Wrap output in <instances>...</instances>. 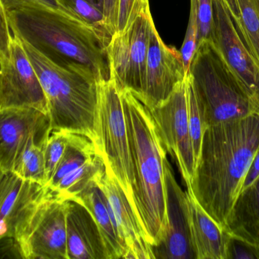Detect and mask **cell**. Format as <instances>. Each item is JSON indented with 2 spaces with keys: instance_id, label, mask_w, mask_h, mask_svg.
Returning <instances> with one entry per match:
<instances>
[{
  "instance_id": "cell-36",
  "label": "cell",
  "mask_w": 259,
  "mask_h": 259,
  "mask_svg": "<svg viewBox=\"0 0 259 259\" xmlns=\"http://www.w3.org/2000/svg\"><path fill=\"white\" fill-rule=\"evenodd\" d=\"M88 1L94 3V4L95 5V6H97L99 9L103 11V8H104V0H88Z\"/></svg>"
},
{
  "instance_id": "cell-35",
  "label": "cell",
  "mask_w": 259,
  "mask_h": 259,
  "mask_svg": "<svg viewBox=\"0 0 259 259\" xmlns=\"http://www.w3.org/2000/svg\"><path fill=\"white\" fill-rule=\"evenodd\" d=\"M5 7L9 5L14 4V3H24V2H32V3H37L39 4L45 5V6H50V7L54 8V9H59V10L64 11V12H68L65 8L62 7V5L59 3V0H2ZM71 13V12H69ZM73 15V14H72Z\"/></svg>"
},
{
  "instance_id": "cell-17",
  "label": "cell",
  "mask_w": 259,
  "mask_h": 259,
  "mask_svg": "<svg viewBox=\"0 0 259 259\" xmlns=\"http://www.w3.org/2000/svg\"><path fill=\"white\" fill-rule=\"evenodd\" d=\"M68 259H108L100 229L88 208L67 200Z\"/></svg>"
},
{
  "instance_id": "cell-2",
  "label": "cell",
  "mask_w": 259,
  "mask_h": 259,
  "mask_svg": "<svg viewBox=\"0 0 259 259\" xmlns=\"http://www.w3.org/2000/svg\"><path fill=\"white\" fill-rule=\"evenodd\" d=\"M259 147V114L208 126L202 138L192 192L224 229Z\"/></svg>"
},
{
  "instance_id": "cell-7",
  "label": "cell",
  "mask_w": 259,
  "mask_h": 259,
  "mask_svg": "<svg viewBox=\"0 0 259 259\" xmlns=\"http://www.w3.org/2000/svg\"><path fill=\"white\" fill-rule=\"evenodd\" d=\"M67 201L49 192L27 213L13 243L24 259H68Z\"/></svg>"
},
{
  "instance_id": "cell-16",
  "label": "cell",
  "mask_w": 259,
  "mask_h": 259,
  "mask_svg": "<svg viewBox=\"0 0 259 259\" xmlns=\"http://www.w3.org/2000/svg\"><path fill=\"white\" fill-rule=\"evenodd\" d=\"M50 192L0 167V241L13 240L15 231L30 210Z\"/></svg>"
},
{
  "instance_id": "cell-31",
  "label": "cell",
  "mask_w": 259,
  "mask_h": 259,
  "mask_svg": "<svg viewBox=\"0 0 259 259\" xmlns=\"http://www.w3.org/2000/svg\"><path fill=\"white\" fill-rule=\"evenodd\" d=\"M226 259H259V246L229 235Z\"/></svg>"
},
{
  "instance_id": "cell-11",
  "label": "cell",
  "mask_w": 259,
  "mask_h": 259,
  "mask_svg": "<svg viewBox=\"0 0 259 259\" xmlns=\"http://www.w3.org/2000/svg\"><path fill=\"white\" fill-rule=\"evenodd\" d=\"M187 77L181 52L167 46L152 24L146 60V76L138 97L149 109L168 98Z\"/></svg>"
},
{
  "instance_id": "cell-18",
  "label": "cell",
  "mask_w": 259,
  "mask_h": 259,
  "mask_svg": "<svg viewBox=\"0 0 259 259\" xmlns=\"http://www.w3.org/2000/svg\"><path fill=\"white\" fill-rule=\"evenodd\" d=\"M192 243L196 259H226L230 234L208 215L190 187L186 190Z\"/></svg>"
},
{
  "instance_id": "cell-21",
  "label": "cell",
  "mask_w": 259,
  "mask_h": 259,
  "mask_svg": "<svg viewBox=\"0 0 259 259\" xmlns=\"http://www.w3.org/2000/svg\"><path fill=\"white\" fill-rule=\"evenodd\" d=\"M68 141L60 163L54 174L47 184V188L53 191L55 187L68 173L78 168L85 163L100 155L95 141L80 132L67 131Z\"/></svg>"
},
{
  "instance_id": "cell-29",
  "label": "cell",
  "mask_w": 259,
  "mask_h": 259,
  "mask_svg": "<svg viewBox=\"0 0 259 259\" xmlns=\"http://www.w3.org/2000/svg\"><path fill=\"white\" fill-rule=\"evenodd\" d=\"M148 9L149 0H119L116 33L124 32L139 15Z\"/></svg>"
},
{
  "instance_id": "cell-3",
  "label": "cell",
  "mask_w": 259,
  "mask_h": 259,
  "mask_svg": "<svg viewBox=\"0 0 259 259\" xmlns=\"http://www.w3.org/2000/svg\"><path fill=\"white\" fill-rule=\"evenodd\" d=\"M134 171V211L152 247L166 228L164 162L167 151L150 109L130 90L120 91Z\"/></svg>"
},
{
  "instance_id": "cell-30",
  "label": "cell",
  "mask_w": 259,
  "mask_h": 259,
  "mask_svg": "<svg viewBox=\"0 0 259 259\" xmlns=\"http://www.w3.org/2000/svg\"><path fill=\"white\" fill-rule=\"evenodd\" d=\"M212 25V0H197L198 45L205 40H211Z\"/></svg>"
},
{
  "instance_id": "cell-8",
  "label": "cell",
  "mask_w": 259,
  "mask_h": 259,
  "mask_svg": "<svg viewBox=\"0 0 259 259\" xmlns=\"http://www.w3.org/2000/svg\"><path fill=\"white\" fill-rule=\"evenodd\" d=\"M154 21L149 9L142 12L121 33H115L107 47L111 76L120 91L140 97L144 85L149 35Z\"/></svg>"
},
{
  "instance_id": "cell-24",
  "label": "cell",
  "mask_w": 259,
  "mask_h": 259,
  "mask_svg": "<svg viewBox=\"0 0 259 259\" xmlns=\"http://www.w3.org/2000/svg\"><path fill=\"white\" fill-rule=\"evenodd\" d=\"M238 18H234L259 65V0H236Z\"/></svg>"
},
{
  "instance_id": "cell-1",
  "label": "cell",
  "mask_w": 259,
  "mask_h": 259,
  "mask_svg": "<svg viewBox=\"0 0 259 259\" xmlns=\"http://www.w3.org/2000/svg\"><path fill=\"white\" fill-rule=\"evenodd\" d=\"M12 34L66 69L111 79L107 47L111 38L75 15L32 2L6 6Z\"/></svg>"
},
{
  "instance_id": "cell-37",
  "label": "cell",
  "mask_w": 259,
  "mask_h": 259,
  "mask_svg": "<svg viewBox=\"0 0 259 259\" xmlns=\"http://www.w3.org/2000/svg\"><path fill=\"white\" fill-rule=\"evenodd\" d=\"M3 55L0 53V72H1L2 67H3Z\"/></svg>"
},
{
  "instance_id": "cell-15",
  "label": "cell",
  "mask_w": 259,
  "mask_h": 259,
  "mask_svg": "<svg viewBox=\"0 0 259 259\" xmlns=\"http://www.w3.org/2000/svg\"><path fill=\"white\" fill-rule=\"evenodd\" d=\"M95 182L112 207L120 237L127 249L125 259H155L152 246L110 169L105 166L95 178Z\"/></svg>"
},
{
  "instance_id": "cell-4",
  "label": "cell",
  "mask_w": 259,
  "mask_h": 259,
  "mask_svg": "<svg viewBox=\"0 0 259 259\" xmlns=\"http://www.w3.org/2000/svg\"><path fill=\"white\" fill-rule=\"evenodd\" d=\"M187 77L206 128L259 114V105L211 40L199 43Z\"/></svg>"
},
{
  "instance_id": "cell-23",
  "label": "cell",
  "mask_w": 259,
  "mask_h": 259,
  "mask_svg": "<svg viewBox=\"0 0 259 259\" xmlns=\"http://www.w3.org/2000/svg\"><path fill=\"white\" fill-rule=\"evenodd\" d=\"M45 146L36 141H30L20 155L12 172L24 180L47 187Z\"/></svg>"
},
{
  "instance_id": "cell-33",
  "label": "cell",
  "mask_w": 259,
  "mask_h": 259,
  "mask_svg": "<svg viewBox=\"0 0 259 259\" xmlns=\"http://www.w3.org/2000/svg\"><path fill=\"white\" fill-rule=\"evenodd\" d=\"M118 4H119V0H104L103 14H104L108 31L112 36H113L117 31Z\"/></svg>"
},
{
  "instance_id": "cell-22",
  "label": "cell",
  "mask_w": 259,
  "mask_h": 259,
  "mask_svg": "<svg viewBox=\"0 0 259 259\" xmlns=\"http://www.w3.org/2000/svg\"><path fill=\"white\" fill-rule=\"evenodd\" d=\"M104 169V161L101 155H96L93 159L62 178L51 192L62 200H71L88 188Z\"/></svg>"
},
{
  "instance_id": "cell-19",
  "label": "cell",
  "mask_w": 259,
  "mask_h": 259,
  "mask_svg": "<svg viewBox=\"0 0 259 259\" xmlns=\"http://www.w3.org/2000/svg\"><path fill=\"white\" fill-rule=\"evenodd\" d=\"M71 200L84 205L92 214L101 233L108 259H125L127 249L120 237L112 207L95 180Z\"/></svg>"
},
{
  "instance_id": "cell-6",
  "label": "cell",
  "mask_w": 259,
  "mask_h": 259,
  "mask_svg": "<svg viewBox=\"0 0 259 259\" xmlns=\"http://www.w3.org/2000/svg\"><path fill=\"white\" fill-rule=\"evenodd\" d=\"M97 91L96 144L105 166L113 173L135 212L134 165L121 92L112 76L109 80L99 82Z\"/></svg>"
},
{
  "instance_id": "cell-10",
  "label": "cell",
  "mask_w": 259,
  "mask_h": 259,
  "mask_svg": "<svg viewBox=\"0 0 259 259\" xmlns=\"http://www.w3.org/2000/svg\"><path fill=\"white\" fill-rule=\"evenodd\" d=\"M13 35V34H12ZM33 108L49 114L44 88L22 42L12 38L0 72V109Z\"/></svg>"
},
{
  "instance_id": "cell-26",
  "label": "cell",
  "mask_w": 259,
  "mask_h": 259,
  "mask_svg": "<svg viewBox=\"0 0 259 259\" xmlns=\"http://www.w3.org/2000/svg\"><path fill=\"white\" fill-rule=\"evenodd\" d=\"M62 7L95 27L99 31L112 39V36L108 31L103 11L88 0H59Z\"/></svg>"
},
{
  "instance_id": "cell-32",
  "label": "cell",
  "mask_w": 259,
  "mask_h": 259,
  "mask_svg": "<svg viewBox=\"0 0 259 259\" xmlns=\"http://www.w3.org/2000/svg\"><path fill=\"white\" fill-rule=\"evenodd\" d=\"M12 38L13 35L9 27L6 9L0 0V53L3 57H9Z\"/></svg>"
},
{
  "instance_id": "cell-5",
  "label": "cell",
  "mask_w": 259,
  "mask_h": 259,
  "mask_svg": "<svg viewBox=\"0 0 259 259\" xmlns=\"http://www.w3.org/2000/svg\"><path fill=\"white\" fill-rule=\"evenodd\" d=\"M22 44L45 92L52 130L80 132L96 142L97 81L91 76L62 68L28 44Z\"/></svg>"
},
{
  "instance_id": "cell-27",
  "label": "cell",
  "mask_w": 259,
  "mask_h": 259,
  "mask_svg": "<svg viewBox=\"0 0 259 259\" xmlns=\"http://www.w3.org/2000/svg\"><path fill=\"white\" fill-rule=\"evenodd\" d=\"M67 141L68 133L66 130H53L47 140L44 149V155L48 182L62 160L66 147Z\"/></svg>"
},
{
  "instance_id": "cell-9",
  "label": "cell",
  "mask_w": 259,
  "mask_h": 259,
  "mask_svg": "<svg viewBox=\"0 0 259 259\" xmlns=\"http://www.w3.org/2000/svg\"><path fill=\"white\" fill-rule=\"evenodd\" d=\"M150 111L166 151L178 164L187 187H190L196 164L187 117V79L167 100Z\"/></svg>"
},
{
  "instance_id": "cell-34",
  "label": "cell",
  "mask_w": 259,
  "mask_h": 259,
  "mask_svg": "<svg viewBox=\"0 0 259 259\" xmlns=\"http://www.w3.org/2000/svg\"><path fill=\"white\" fill-rule=\"evenodd\" d=\"M259 176V147L254 155L253 159L251 163L250 167L248 170L245 177L244 182H243L242 190L250 185L255 179Z\"/></svg>"
},
{
  "instance_id": "cell-13",
  "label": "cell",
  "mask_w": 259,
  "mask_h": 259,
  "mask_svg": "<svg viewBox=\"0 0 259 259\" xmlns=\"http://www.w3.org/2000/svg\"><path fill=\"white\" fill-rule=\"evenodd\" d=\"M49 114L33 108L0 109V167L12 171L31 141L46 145L52 132Z\"/></svg>"
},
{
  "instance_id": "cell-28",
  "label": "cell",
  "mask_w": 259,
  "mask_h": 259,
  "mask_svg": "<svg viewBox=\"0 0 259 259\" xmlns=\"http://www.w3.org/2000/svg\"><path fill=\"white\" fill-rule=\"evenodd\" d=\"M190 14L184 43L181 49V56L188 76L192 59L198 47L197 0H190Z\"/></svg>"
},
{
  "instance_id": "cell-20",
  "label": "cell",
  "mask_w": 259,
  "mask_h": 259,
  "mask_svg": "<svg viewBox=\"0 0 259 259\" xmlns=\"http://www.w3.org/2000/svg\"><path fill=\"white\" fill-rule=\"evenodd\" d=\"M224 230L233 237L259 246V176L237 196Z\"/></svg>"
},
{
  "instance_id": "cell-25",
  "label": "cell",
  "mask_w": 259,
  "mask_h": 259,
  "mask_svg": "<svg viewBox=\"0 0 259 259\" xmlns=\"http://www.w3.org/2000/svg\"><path fill=\"white\" fill-rule=\"evenodd\" d=\"M187 93L189 129L196 167L200 155L202 138L206 126L204 121L202 110L188 77H187Z\"/></svg>"
},
{
  "instance_id": "cell-14",
  "label": "cell",
  "mask_w": 259,
  "mask_h": 259,
  "mask_svg": "<svg viewBox=\"0 0 259 259\" xmlns=\"http://www.w3.org/2000/svg\"><path fill=\"white\" fill-rule=\"evenodd\" d=\"M166 228L159 244L152 247L155 259H196L189 224L186 191L168 160L164 162Z\"/></svg>"
},
{
  "instance_id": "cell-12",
  "label": "cell",
  "mask_w": 259,
  "mask_h": 259,
  "mask_svg": "<svg viewBox=\"0 0 259 259\" xmlns=\"http://www.w3.org/2000/svg\"><path fill=\"white\" fill-rule=\"evenodd\" d=\"M211 41L259 105V65L224 0H212Z\"/></svg>"
}]
</instances>
